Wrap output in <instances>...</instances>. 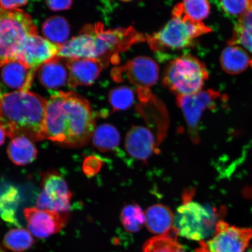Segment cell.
<instances>
[{
	"label": "cell",
	"mask_w": 252,
	"mask_h": 252,
	"mask_svg": "<svg viewBox=\"0 0 252 252\" xmlns=\"http://www.w3.org/2000/svg\"><path fill=\"white\" fill-rule=\"evenodd\" d=\"M45 129L46 139L70 147L84 146L96 129L89 102L72 91L56 93L47 100Z\"/></svg>",
	"instance_id": "cell-1"
},
{
	"label": "cell",
	"mask_w": 252,
	"mask_h": 252,
	"mask_svg": "<svg viewBox=\"0 0 252 252\" xmlns=\"http://www.w3.org/2000/svg\"><path fill=\"white\" fill-rule=\"evenodd\" d=\"M47 105V100L30 91L0 96V127L12 139L45 140Z\"/></svg>",
	"instance_id": "cell-2"
},
{
	"label": "cell",
	"mask_w": 252,
	"mask_h": 252,
	"mask_svg": "<svg viewBox=\"0 0 252 252\" xmlns=\"http://www.w3.org/2000/svg\"><path fill=\"white\" fill-rule=\"evenodd\" d=\"M194 192L191 189L185 192L184 202L174 216L173 230L182 237L202 241L215 232L218 214L215 209L191 201Z\"/></svg>",
	"instance_id": "cell-3"
},
{
	"label": "cell",
	"mask_w": 252,
	"mask_h": 252,
	"mask_svg": "<svg viewBox=\"0 0 252 252\" xmlns=\"http://www.w3.org/2000/svg\"><path fill=\"white\" fill-rule=\"evenodd\" d=\"M209 78L206 65L190 55L179 57L170 62L163 75V83L178 96L199 93Z\"/></svg>",
	"instance_id": "cell-4"
},
{
	"label": "cell",
	"mask_w": 252,
	"mask_h": 252,
	"mask_svg": "<svg viewBox=\"0 0 252 252\" xmlns=\"http://www.w3.org/2000/svg\"><path fill=\"white\" fill-rule=\"evenodd\" d=\"M34 34L36 28L26 12L0 8V67L15 59L25 40Z\"/></svg>",
	"instance_id": "cell-5"
},
{
	"label": "cell",
	"mask_w": 252,
	"mask_h": 252,
	"mask_svg": "<svg viewBox=\"0 0 252 252\" xmlns=\"http://www.w3.org/2000/svg\"><path fill=\"white\" fill-rule=\"evenodd\" d=\"M210 32L211 28L202 22L172 17L162 30L147 36V42L154 52L181 50L191 47L195 39Z\"/></svg>",
	"instance_id": "cell-6"
},
{
	"label": "cell",
	"mask_w": 252,
	"mask_h": 252,
	"mask_svg": "<svg viewBox=\"0 0 252 252\" xmlns=\"http://www.w3.org/2000/svg\"><path fill=\"white\" fill-rule=\"evenodd\" d=\"M220 97V93L213 90L200 91L188 96H177V104L187 122L190 139L195 144L199 143L200 122L205 110L214 108Z\"/></svg>",
	"instance_id": "cell-7"
},
{
	"label": "cell",
	"mask_w": 252,
	"mask_h": 252,
	"mask_svg": "<svg viewBox=\"0 0 252 252\" xmlns=\"http://www.w3.org/2000/svg\"><path fill=\"white\" fill-rule=\"evenodd\" d=\"M158 75L159 68L156 62L145 56L137 57L112 71L113 80L120 83L126 78L137 90L150 89L157 83Z\"/></svg>",
	"instance_id": "cell-8"
},
{
	"label": "cell",
	"mask_w": 252,
	"mask_h": 252,
	"mask_svg": "<svg viewBox=\"0 0 252 252\" xmlns=\"http://www.w3.org/2000/svg\"><path fill=\"white\" fill-rule=\"evenodd\" d=\"M43 190L37 200L40 209L67 213L72 193L67 183L56 172L47 173L42 181Z\"/></svg>",
	"instance_id": "cell-9"
},
{
	"label": "cell",
	"mask_w": 252,
	"mask_h": 252,
	"mask_svg": "<svg viewBox=\"0 0 252 252\" xmlns=\"http://www.w3.org/2000/svg\"><path fill=\"white\" fill-rule=\"evenodd\" d=\"M252 236L251 228L236 227L220 220L207 245L210 252H245Z\"/></svg>",
	"instance_id": "cell-10"
},
{
	"label": "cell",
	"mask_w": 252,
	"mask_h": 252,
	"mask_svg": "<svg viewBox=\"0 0 252 252\" xmlns=\"http://www.w3.org/2000/svg\"><path fill=\"white\" fill-rule=\"evenodd\" d=\"M28 228L32 235L42 239L57 234L64 227L68 216L67 213L27 208L24 211Z\"/></svg>",
	"instance_id": "cell-11"
},
{
	"label": "cell",
	"mask_w": 252,
	"mask_h": 252,
	"mask_svg": "<svg viewBox=\"0 0 252 252\" xmlns=\"http://www.w3.org/2000/svg\"><path fill=\"white\" fill-rule=\"evenodd\" d=\"M61 45L43 38L38 34L27 37L16 56L15 59L36 71L41 65L58 55Z\"/></svg>",
	"instance_id": "cell-12"
},
{
	"label": "cell",
	"mask_w": 252,
	"mask_h": 252,
	"mask_svg": "<svg viewBox=\"0 0 252 252\" xmlns=\"http://www.w3.org/2000/svg\"><path fill=\"white\" fill-rule=\"evenodd\" d=\"M0 68V96L29 91L36 71L16 59L5 63Z\"/></svg>",
	"instance_id": "cell-13"
},
{
	"label": "cell",
	"mask_w": 252,
	"mask_h": 252,
	"mask_svg": "<svg viewBox=\"0 0 252 252\" xmlns=\"http://www.w3.org/2000/svg\"><path fill=\"white\" fill-rule=\"evenodd\" d=\"M158 142L149 128L133 126L126 138L125 147L128 153L138 160H147L154 154L159 153Z\"/></svg>",
	"instance_id": "cell-14"
},
{
	"label": "cell",
	"mask_w": 252,
	"mask_h": 252,
	"mask_svg": "<svg viewBox=\"0 0 252 252\" xmlns=\"http://www.w3.org/2000/svg\"><path fill=\"white\" fill-rule=\"evenodd\" d=\"M68 86H91L107 66L98 59H68Z\"/></svg>",
	"instance_id": "cell-15"
},
{
	"label": "cell",
	"mask_w": 252,
	"mask_h": 252,
	"mask_svg": "<svg viewBox=\"0 0 252 252\" xmlns=\"http://www.w3.org/2000/svg\"><path fill=\"white\" fill-rule=\"evenodd\" d=\"M137 110L143 116L159 144L164 139L168 130V113L162 102L153 95L149 100L140 102Z\"/></svg>",
	"instance_id": "cell-16"
},
{
	"label": "cell",
	"mask_w": 252,
	"mask_h": 252,
	"mask_svg": "<svg viewBox=\"0 0 252 252\" xmlns=\"http://www.w3.org/2000/svg\"><path fill=\"white\" fill-rule=\"evenodd\" d=\"M68 60L57 56L39 67L38 78L43 86L49 90H56L68 84Z\"/></svg>",
	"instance_id": "cell-17"
},
{
	"label": "cell",
	"mask_w": 252,
	"mask_h": 252,
	"mask_svg": "<svg viewBox=\"0 0 252 252\" xmlns=\"http://www.w3.org/2000/svg\"><path fill=\"white\" fill-rule=\"evenodd\" d=\"M58 56L67 59H96L95 43L88 25L78 36L61 45Z\"/></svg>",
	"instance_id": "cell-18"
},
{
	"label": "cell",
	"mask_w": 252,
	"mask_h": 252,
	"mask_svg": "<svg viewBox=\"0 0 252 252\" xmlns=\"http://www.w3.org/2000/svg\"><path fill=\"white\" fill-rule=\"evenodd\" d=\"M146 223L151 233L158 235L171 233L173 229L174 215L171 209L162 204H156L147 209Z\"/></svg>",
	"instance_id": "cell-19"
},
{
	"label": "cell",
	"mask_w": 252,
	"mask_h": 252,
	"mask_svg": "<svg viewBox=\"0 0 252 252\" xmlns=\"http://www.w3.org/2000/svg\"><path fill=\"white\" fill-rule=\"evenodd\" d=\"M220 64L226 73L236 75L252 67V58L241 47L228 46L220 55Z\"/></svg>",
	"instance_id": "cell-20"
},
{
	"label": "cell",
	"mask_w": 252,
	"mask_h": 252,
	"mask_svg": "<svg viewBox=\"0 0 252 252\" xmlns=\"http://www.w3.org/2000/svg\"><path fill=\"white\" fill-rule=\"evenodd\" d=\"M11 161L18 165H27L35 159L37 151L33 141L24 137L12 138L7 148Z\"/></svg>",
	"instance_id": "cell-21"
},
{
	"label": "cell",
	"mask_w": 252,
	"mask_h": 252,
	"mask_svg": "<svg viewBox=\"0 0 252 252\" xmlns=\"http://www.w3.org/2000/svg\"><path fill=\"white\" fill-rule=\"evenodd\" d=\"M210 5L208 0H182L173 9L172 17L201 22L209 17Z\"/></svg>",
	"instance_id": "cell-22"
},
{
	"label": "cell",
	"mask_w": 252,
	"mask_h": 252,
	"mask_svg": "<svg viewBox=\"0 0 252 252\" xmlns=\"http://www.w3.org/2000/svg\"><path fill=\"white\" fill-rule=\"evenodd\" d=\"M229 46H243L252 53V4L245 13L238 18L235 24Z\"/></svg>",
	"instance_id": "cell-23"
},
{
	"label": "cell",
	"mask_w": 252,
	"mask_h": 252,
	"mask_svg": "<svg viewBox=\"0 0 252 252\" xmlns=\"http://www.w3.org/2000/svg\"><path fill=\"white\" fill-rule=\"evenodd\" d=\"M93 136L94 146L103 153L117 149L121 141L117 129L109 124L99 126L94 130Z\"/></svg>",
	"instance_id": "cell-24"
},
{
	"label": "cell",
	"mask_w": 252,
	"mask_h": 252,
	"mask_svg": "<svg viewBox=\"0 0 252 252\" xmlns=\"http://www.w3.org/2000/svg\"><path fill=\"white\" fill-rule=\"evenodd\" d=\"M42 31L47 40L62 45L67 42L70 34V26L64 18L57 16L45 21L42 25Z\"/></svg>",
	"instance_id": "cell-25"
},
{
	"label": "cell",
	"mask_w": 252,
	"mask_h": 252,
	"mask_svg": "<svg viewBox=\"0 0 252 252\" xmlns=\"http://www.w3.org/2000/svg\"><path fill=\"white\" fill-rule=\"evenodd\" d=\"M176 234L157 235L145 243L143 252H185V248L178 241Z\"/></svg>",
	"instance_id": "cell-26"
},
{
	"label": "cell",
	"mask_w": 252,
	"mask_h": 252,
	"mask_svg": "<svg viewBox=\"0 0 252 252\" xmlns=\"http://www.w3.org/2000/svg\"><path fill=\"white\" fill-rule=\"evenodd\" d=\"M32 235L24 228L11 229L4 236L3 245L8 250L14 252H23L30 249L34 244Z\"/></svg>",
	"instance_id": "cell-27"
},
{
	"label": "cell",
	"mask_w": 252,
	"mask_h": 252,
	"mask_svg": "<svg viewBox=\"0 0 252 252\" xmlns=\"http://www.w3.org/2000/svg\"><path fill=\"white\" fill-rule=\"evenodd\" d=\"M121 221L126 231L134 233L140 231L146 223V216L140 206L130 204L122 210Z\"/></svg>",
	"instance_id": "cell-28"
},
{
	"label": "cell",
	"mask_w": 252,
	"mask_h": 252,
	"mask_svg": "<svg viewBox=\"0 0 252 252\" xmlns=\"http://www.w3.org/2000/svg\"><path fill=\"white\" fill-rule=\"evenodd\" d=\"M134 100V93L127 87L116 88L109 94V101L113 112L121 111L130 108L133 105Z\"/></svg>",
	"instance_id": "cell-29"
},
{
	"label": "cell",
	"mask_w": 252,
	"mask_h": 252,
	"mask_svg": "<svg viewBox=\"0 0 252 252\" xmlns=\"http://www.w3.org/2000/svg\"><path fill=\"white\" fill-rule=\"evenodd\" d=\"M217 7L231 18H239L250 6V0H217Z\"/></svg>",
	"instance_id": "cell-30"
},
{
	"label": "cell",
	"mask_w": 252,
	"mask_h": 252,
	"mask_svg": "<svg viewBox=\"0 0 252 252\" xmlns=\"http://www.w3.org/2000/svg\"><path fill=\"white\" fill-rule=\"evenodd\" d=\"M18 194L15 189H12L0 197V213L3 219L9 222H14V214L11 213L8 205H12L17 200Z\"/></svg>",
	"instance_id": "cell-31"
},
{
	"label": "cell",
	"mask_w": 252,
	"mask_h": 252,
	"mask_svg": "<svg viewBox=\"0 0 252 252\" xmlns=\"http://www.w3.org/2000/svg\"><path fill=\"white\" fill-rule=\"evenodd\" d=\"M103 163V160L98 157L94 156L88 157L84 161L83 171L88 177H93L100 171Z\"/></svg>",
	"instance_id": "cell-32"
},
{
	"label": "cell",
	"mask_w": 252,
	"mask_h": 252,
	"mask_svg": "<svg viewBox=\"0 0 252 252\" xmlns=\"http://www.w3.org/2000/svg\"><path fill=\"white\" fill-rule=\"evenodd\" d=\"M47 5L53 11L65 10L71 7L72 0H46Z\"/></svg>",
	"instance_id": "cell-33"
},
{
	"label": "cell",
	"mask_w": 252,
	"mask_h": 252,
	"mask_svg": "<svg viewBox=\"0 0 252 252\" xmlns=\"http://www.w3.org/2000/svg\"><path fill=\"white\" fill-rule=\"evenodd\" d=\"M28 0H0V7L5 10H14L27 4Z\"/></svg>",
	"instance_id": "cell-34"
},
{
	"label": "cell",
	"mask_w": 252,
	"mask_h": 252,
	"mask_svg": "<svg viewBox=\"0 0 252 252\" xmlns=\"http://www.w3.org/2000/svg\"><path fill=\"white\" fill-rule=\"evenodd\" d=\"M194 252H210L207 245L203 241H201L200 247Z\"/></svg>",
	"instance_id": "cell-35"
},
{
	"label": "cell",
	"mask_w": 252,
	"mask_h": 252,
	"mask_svg": "<svg viewBox=\"0 0 252 252\" xmlns=\"http://www.w3.org/2000/svg\"><path fill=\"white\" fill-rule=\"evenodd\" d=\"M6 134L4 131H3L2 129L0 127V146L4 144L5 140Z\"/></svg>",
	"instance_id": "cell-36"
},
{
	"label": "cell",
	"mask_w": 252,
	"mask_h": 252,
	"mask_svg": "<svg viewBox=\"0 0 252 252\" xmlns=\"http://www.w3.org/2000/svg\"><path fill=\"white\" fill-rule=\"evenodd\" d=\"M0 252H5L4 248H2L1 246H0Z\"/></svg>",
	"instance_id": "cell-37"
},
{
	"label": "cell",
	"mask_w": 252,
	"mask_h": 252,
	"mask_svg": "<svg viewBox=\"0 0 252 252\" xmlns=\"http://www.w3.org/2000/svg\"><path fill=\"white\" fill-rule=\"evenodd\" d=\"M246 252H252V248L249 249V250Z\"/></svg>",
	"instance_id": "cell-38"
},
{
	"label": "cell",
	"mask_w": 252,
	"mask_h": 252,
	"mask_svg": "<svg viewBox=\"0 0 252 252\" xmlns=\"http://www.w3.org/2000/svg\"><path fill=\"white\" fill-rule=\"evenodd\" d=\"M121 1L127 2L132 1V0H121Z\"/></svg>",
	"instance_id": "cell-39"
},
{
	"label": "cell",
	"mask_w": 252,
	"mask_h": 252,
	"mask_svg": "<svg viewBox=\"0 0 252 252\" xmlns=\"http://www.w3.org/2000/svg\"><path fill=\"white\" fill-rule=\"evenodd\" d=\"M0 8H1V7H0Z\"/></svg>",
	"instance_id": "cell-40"
}]
</instances>
